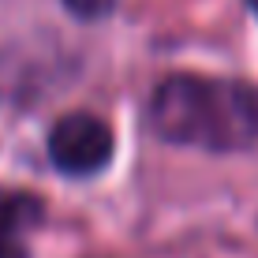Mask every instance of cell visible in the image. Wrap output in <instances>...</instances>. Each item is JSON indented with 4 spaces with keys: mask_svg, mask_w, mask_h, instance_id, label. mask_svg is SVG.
<instances>
[{
    "mask_svg": "<svg viewBox=\"0 0 258 258\" xmlns=\"http://www.w3.org/2000/svg\"><path fill=\"white\" fill-rule=\"evenodd\" d=\"M150 123L176 146L243 150L258 139V97L228 79L172 75L154 90Z\"/></svg>",
    "mask_w": 258,
    "mask_h": 258,
    "instance_id": "1",
    "label": "cell"
},
{
    "mask_svg": "<svg viewBox=\"0 0 258 258\" xmlns=\"http://www.w3.org/2000/svg\"><path fill=\"white\" fill-rule=\"evenodd\" d=\"M49 157L68 176H94L112 161V131L90 112H71L52 127Z\"/></svg>",
    "mask_w": 258,
    "mask_h": 258,
    "instance_id": "2",
    "label": "cell"
},
{
    "mask_svg": "<svg viewBox=\"0 0 258 258\" xmlns=\"http://www.w3.org/2000/svg\"><path fill=\"white\" fill-rule=\"evenodd\" d=\"M41 217V202L34 195H19V191H0V236L12 239L15 232H23L26 225Z\"/></svg>",
    "mask_w": 258,
    "mask_h": 258,
    "instance_id": "3",
    "label": "cell"
},
{
    "mask_svg": "<svg viewBox=\"0 0 258 258\" xmlns=\"http://www.w3.org/2000/svg\"><path fill=\"white\" fill-rule=\"evenodd\" d=\"M68 12L79 15V19H101L105 12L112 8V0H64Z\"/></svg>",
    "mask_w": 258,
    "mask_h": 258,
    "instance_id": "4",
    "label": "cell"
},
{
    "mask_svg": "<svg viewBox=\"0 0 258 258\" xmlns=\"http://www.w3.org/2000/svg\"><path fill=\"white\" fill-rule=\"evenodd\" d=\"M0 258H26V251L15 239H8V236H0Z\"/></svg>",
    "mask_w": 258,
    "mask_h": 258,
    "instance_id": "5",
    "label": "cell"
},
{
    "mask_svg": "<svg viewBox=\"0 0 258 258\" xmlns=\"http://www.w3.org/2000/svg\"><path fill=\"white\" fill-rule=\"evenodd\" d=\"M251 8H254V12H258V0H251Z\"/></svg>",
    "mask_w": 258,
    "mask_h": 258,
    "instance_id": "6",
    "label": "cell"
}]
</instances>
